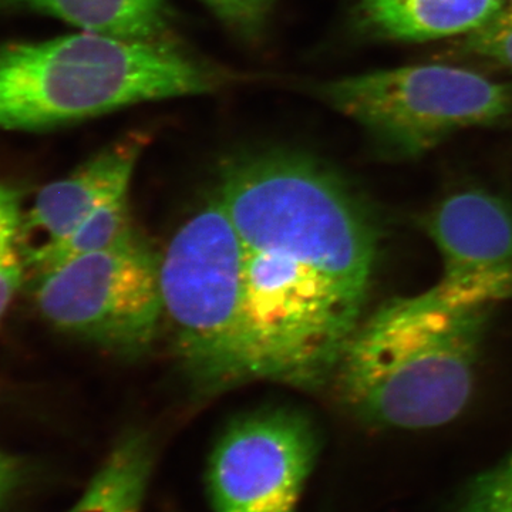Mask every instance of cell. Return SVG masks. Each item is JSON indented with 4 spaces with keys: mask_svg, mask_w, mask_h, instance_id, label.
<instances>
[{
    "mask_svg": "<svg viewBox=\"0 0 512 512\" xmlns=\"http://www.w3.org/2000/svg\"><path fill=\"white\" fill-rule=\"evenodd\" d=\"M494 309H453L429 292L397 296L360 320L330 383L367 426L426 430L470 402Z\"/></svg>",
    "mask_w": 512,
    "mask_h": 512,
    "instance_id": "cell-1",
    "label": "cell"
},
{
    "mask_svg": "<svg viewBox=\"0 0 512 512\" xmlns=\"http://www.w3.org/2000/svg\"><path fill=\"white\" fill-rule=\"evenodd\" d=\"M215 195L244 247L288 256L369 301L379 229L362 197L328 165L293 151L232 158Z\"/></svg>",
    "mask_w": 512,
    "mask_h": 512,
    "instance_id": "cell-2",
    "label": "cell"
},
{
    "mask_svg": "<svg viewBox=\"0 0 512 512\" xmlns=\"http://www.w3.org/2000/svg\"><path fill=\"white\" fill-rule=\"evenodd\" d=\"M225 74L175 43L82 32L0 47V131H46L134 106L214 92Z\"/></svg>",
    "mask_w": 512,
    "mask_h": 512,
    "instance_id": "cell-3",
    "label": "cell"
},
{
    "mask_svg": "<svg viewBox=\"0 0 512 512\" xmlns=\"http://www.w3.org/2000/svg\"><path fill=\"white\" fill-rule=\"evenodd\" d=\"M160 288L175 357L195 390L215 396L252 382L244 245L217 195L161 252Z\"/></svg>",
    "mask_w": 512,
    "mask_h": 512,
    "instance_id": "cell-4",
    "label": "cell"
},
{
    "mask_svg": "<svg viewBox=\"0 0 512 512\" xmlns=\"http://www.w3.org/2000/svg\"><path fill=\"white\" fill-rule=\"evenodd\" d=\"M316 92L396 158L423 156L460 131L495 126L512 114L511 84L446 64L356 74Z\"/></svg>",
    "mask_w": 512,
    "mask_h": 512,
    "instance_id": "cell-5",
    "label": "cell"
},
{
    "mask_svg": "<svg viewBox=\"0 0 512 512\" xmlns=\"http://www.w3.org/2000/svg\"><path fill=\"white\" fill-rule=\"evenodd\" d=\"M160 254L140 232L30 279L49 325L124 359L156 343L164 319Z\"/></svg>",
    "mask_w": 512,
    "mask_h": 512,
    "instance_id": "cell-6",
    "label": "cell"
},
{
    "mask_svg": "<svg viewBox=\"0 0 512 512\" xmlns=\"http://www.w3.org/2000/svg\"><path fill=\"white\" fill-rule=\"evenodd\" d=\"M319 448L315 424L296 410H259L232 421L208 461L214 512H298Z\"/></svg>",
    "mask_w": 512,
    "mask_h": 512,
    "instance_id": "cell-7",
    "label": "cell"
},
{
    "mask_svg": "<svg viewBox=\"0 0 512 512\" xmlns=\"http://www.w3.org/2000/svg\"><path fill=\"white\" fill-rule=\"evenodd\" d=\"M440 255L439 281L427 289L453 309H495L512 299V208L484 190L440 202L424 220Z\"/></svg>",
    "mask_w": 512,
    "mask_h": 512,
    "instance_id": "cell-8",
    "label": "cell"
},
{
    "mask_svg": "<svg viewBox=\"0 0 512 512\" xmlns=\"http://www.w3.org/2000/svg\"><path fill=\"white\" fill-rule=\"evenodd\" d=\"M148 144L141 131L127 134L67 177L45 185L29 207L23 208L20 252L26 281L35 278L84 222L106 205L130 191L134 171Z\"/></svg>",
    "mask_w": 512,
    "mask_h": 512,
    "instance_id": "cell-9",
    "label": "cell"
},
{
    "mask_svg": "<svg viewBox=\"0 0 512 512\" xmlns=\"http://www.w3.org/2000/svg\"><path fill=\"white\" fill-rule=\"evenodd\" d=\"M507 0H352L357 28L389 42L423 43L483 29Z\"/></svg>",
    "mask_w": 512,
    "mask_h": 512,
    "instance_id": "cell-10",
    "label": "cell"
},
{
    "mask_svg": "<svg viewBox=\"0 0 512 512\" xmlns=\"http://www.w3.org/2000/svg\"><path fill=\"white\" fill-rule=\"evenodd\" d=\"M82 32L148 43H174L165 0H10Z\"/></svg>",
    "mask_w": 512,
    "mask_h": 512,
    "instance_id": "cell-11",
    "label": "cell"
},
{
    "mask_svg": "<svg viewBox=\"0 0 512 512\" xmlns=\"http://www.w3.org/2000/svg\"><path fill=\"white\" fill-rule=\"evenodd\" d=\"M154 461L156 448L150 434L126 431L67 512H141Z\"/></svg>",
    "mask_w": 512,
    "mask_h": 512,
    "instance_id": "cell-12",
    "label": "cell"
},
{
    "mask_svg": "<svg viewBox=\"0 0 512 512\" xmlns=\"http://www.w3.org/2000/svg\"><path fill=\"white\" fill-rule=\"evenodd\" d=\"M137 232L133 224V217H131L128 194L121 195L94 212L82 227L67 238L62 247L56 249L55 254L50 256L47 261L45 268L36 276L45 274L50 269L77 258V256L113 247L124 239L133 237Z\"/></svg>",
    "mask_w": 512,
    "mask_h": 512,
    "instance_id": "cell-13",
    "label": "cell"
},
{
    "mask_svg": "<svg viewBox=\"0 0 512 512\" xmlns=\"http://www.w3.org/2000/svg\"><path fill=\"white\" fill-rule=\"evenodd\" d=\"M23 208L19 192L0 183V320L26 282L19 241Z\"/></svg>",
    "mask_w": 512,
    "mask_h": 512,
    "instance_id": "cell-14",
    "label": "cell"
},
{
    "mask_svg": "<svg viewBox=\"0 0 512 512\" xmlns=\"http://www.w3.org/2000/svg\"><path fill=\"white\" fill-rule=\"evenodd\" d=\"M454 512H512V453L467 484Z\"/></svg>",
    "mask_w": 512,
    "mask_h": 512,
    "instance_id": "cell-15",
    "label": "cell"
},
{
    "mask_svg": "<svg viewBox=\"0 0 512 512\" xmlns=\"http://www.w3.org/2000/svg\"><path fill=\"white\" fill-rule=\"evenodd\" d=\"M456 53L478 57L512 70V12L505 9L483 29L460 37Z\"/></svg>",
    "mask_w": 512,
    "mask_h": 512,
    "instance_id": "cell-16",
    "label": "cell"
},
{
    "mask_svg": "<svg viewBox=\"0 0 512 512\" xmlns=\"http://www.w3.org/2000/svg\"><path fill=\"white\" fill-rule=\"evenodd\" d=\"M222 22L242 36L258 35L271 12L272 0H204Z\"/></svg>",
    "mask_w": 512,
    "mask_h": 512,
    "instance_id": "cell-17",
    "label": "cell"
},
{
    "mask_svg": "<svg viewBox=\"0 0 512 512\" xmlns=\"http://www.w3.org/2000/svg\"><path fill=\"white\" fill-rule=\"evenodd\" d=\"M25 458L0 448V512H9L18 501L30 476Z\"/></svg>",
    "mask_w": 512,
    "mask_h": 512,
    "instance_id": "cell-18",
    "label": "cell"
},
{
    "mask_svg": "<svg viewBox=\"0 0 512 512\" xmlns=\"http://www.w3.org/2000/svg\"><path fill=\"white\" fill-rule=\"evenodd\" d=\"M507 10H511L512 12V0H507V8H505Z\"/></svg>",
    "mask_w": 512,
    "mask_h": 512,
    "instance_id": "cell-19",
    "label": "cell"
}]
</instances>
